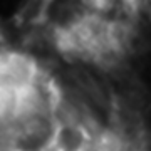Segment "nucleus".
<instances>
[{
    "label": "nucleus",
    "mask_w": 151,
    "mask_h": 151,
    "mask_svg": "<svg viewBox=\"0 0 151 151\" xmlns=\"http://www.w3.org/2000/svg\"><path fill=\"white\" fill-rule=\"evenodd\" d=\"M86 151H145L141 143H136L129 138H108L97 145L87 148Z\"/></svg>",
    "instance_id": "3"
},
{
    "label": "nucleus",
    "mask_w": 151,
    "mask_h": 151,
    "mask_svg": "<svg viewBox=\"0 0 151 151\" xmlns=\"http://www.w3.org/2000/svg\"><path fill=\"white\" fill-rule=\"evenodd\" d=\"M103 126L37 50L0 39V151H82Z\"/></svg>",
    "instance_id": "1"
},
{
    "label": "nucleus",
    "mask_w": 151,
    "mask_h": 151,
    "mask_svg": "<svg viewBox=\"0 0 151 151\" xmlns=\"http://www.w3.org/2000/svg\"><path fill=\"white\" fill-rule=\"evenodd\" d=\"M148 4H39L27 20L39 40L70 64L108 70L133 52Z\"/></svg>",
    "instance_id": "2"
}]
</instances>
